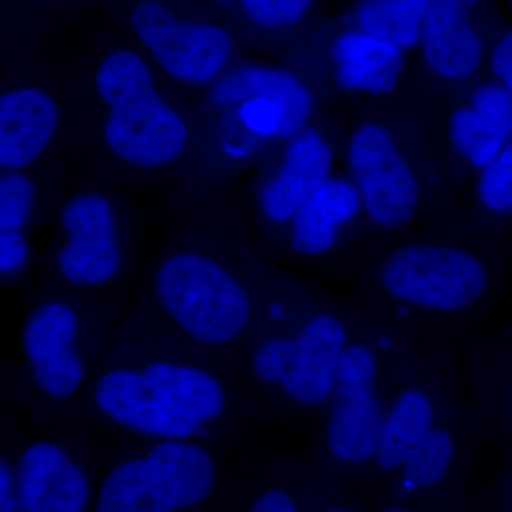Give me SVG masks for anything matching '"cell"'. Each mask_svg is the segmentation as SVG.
<instances>
[{
  "instance_id": "obj_1",
  "label": "cell",
  "mask_w": 512,
  "mask_h": 512,
  "mask_svg": "<svg viewBox=\"0 0 512 512\" xmlns=\"http://www.w3.org/2000/svg\"><path fill=\"white\" fill-rule=\"evenodd\" d=\"M225 365L134 302L94 367L79 420L127 441H184L227 451L269 417Z\"/></svg>"
},
{
  "instance_id": "obj_2",
  "label": "cell",
  "mask_w": 512,
  "mask_h": 512,
  "mask_svg": "<svg viewBox=\"0 0 512 512\" xmlns=\"http://www.w3.org/2000/svg\"><path fill=\"white\" fill-rule=\"evenodd\" d=\"M498 234L470 207L453 204L413 231L362 242L329 261L367 311L461 356L497 291Z\"/></svg>"
},
{
  "instance_id": "obj_3",
  "label": "cell",
  "mask_w": 512,
  "mask_h": 512,
  "mask_svg": "<svg viewBox=\"0 0 512 512\" xmlns=\"http://www.w3.org/2000/svg\"><path fill=\"white\" fill-rule=\"evenodd\" d=\"M262 247L239 222L192 224L156 256L136 303L235 369L281 275Z\"/></svg>"
},
{
  "instance_id": "obj_4",
  "label": "cell",
  "mask_w": 512,
  "mask_h": 512,
  "mask_svg": "<svg viewBox=\"0 0 512 512\" xmlns=\"http://www.w3.org/2000/svg\"><path fill=\"white\" fill-rule=\"evenodd\" d=\"M485 431L458 353L414 339L404 356L363 490L369 501L431 503L463 494Z\"/></svg>"
},
{
  "instance_id": "obj_5",
  "label": "cell",
  "mask_w": 512,
  "mask_h": 512,
  "mask_svg": "<svg viewBox=\"0 0 512 512\" xmlns=\"http://www.w3.org/2000/svg\"><path fill=\"white\" fill-rule=\"evenodd\" d=\"M342 161L365 202L362 242L406 234L454 204L441 97L416 70L396 92L363 101L346 123Z\"/></svg>"
},
{
  "instance_id": "obj_6",
  "label": "cell",
  "mask_w": 512,
  "mask_h": 512,
  "mask_svg": "<svg viewBox=\"0 0 512 512\" xmlns=\"http://www.w3.org/2000/svg\"><path fill=\"white\" fill-rule=\"evenodd\" d=\"M362 306L282 274L237 359L238 376L269 413L318 421Z\"/></svg>"
},
{
  "instance_id": "obj_7",
  "label": "cell",
  "mask_w": 512,
  "mask_h": 512,
  "mask_svg": "<svg viewBox=\"0 0 512 512\" xmlns=\"http://www.w3.org/2000/svg\"><path fill=\"white\" fill-rule=\"evenodd\" d=\"M126 311L120 291L43 285L23 323V362L10 376L33 426L50 430L82 423L84 390Z\"/></svg>"
},
{
  "instance_id": "obj_8",
  "label": "cell",
  "mask_w": 512,
  "mask_h": 512,
  "mask_svg": "<svg viewBox=\"0 0 512 512\" xmlns=\"http://www.w3.org/2000/svg\"><path fill=\"white\" fill-rule=\"evenodd\" d=\"M414 339L362 306L308 456L320 473L346 490H363L369 480L394 384Z\"/></svg>"
},
{
  "instance_id": "obj_9",
  "label": "cell",
  "mask_w": 512,
  "mask_h": 512,
  "mask_svg": "<svg viewBox=\"0 0 512 512\" xmlns=\"http://www.w3.org/2000/svg\"><path fill=\"white\" fill-rule=\"evenodd\" d=\"M92 79L103 110L101 143L114 163L153 173L173 167L188 153L190 120L165 96L146 53L111 47L94 66Z\"/></svg>"
},
{
  "instance_id": "obj_10",
  "label": "cell",
  "mask_w": 512,
  "mask_h": 512,
  "mask_svg": "<svg viewBox=\"0 0 512 512\" xmlns=\"http://www.w3.org/2000/svg\"><path fill=\"white\" fill-rule=\"evenodd\" d=\"M224 451L184 441H128L97 484L92 512H202L225 485Z\"/></svg>"
},
{
  "instance_id": "obj_11",
  "label": "cell",
  "mask_w": 512,
  "mask_h": 512,
  "mask_svg": "<svg viewBox=\"0 0 512 512\" xmlns=\"http://www.w3.org/2000/svg\"><path fill=\"white\" fill-rule=\"evenodd\" d=\"M224 106L225 144L241 163H266L282 144L319 116L322 99L292 66L237 64L215 87Z\"/></svg>"
},
{
  "instance_id": "obj_12",
  "label": "cell",
  "mask_w": 512,
  "mask_h": 512,
  "mask_svg": "<svg viewBox=\"0 0 512 512\" xmlns=\"http://www.w3.org/2000/svg\"><path fill=\"white\" fill-rule=\"evenodd\" d=\"M60 239L45 284L69 291L106 293L127 274L133 229L119 202L100 190L70 195L59 211Z\"/></svg>"
},
{
  "instance_id": "obj_13",
  "label": "cell",
  "mask_w": 512,
  "mask_h": 512,
  "mask_svg": "<svg viewBox=\"0 0 512 512\" xmlns=\"http://www.w3.org/2000/svg\"><path fill=\"white\" fill-rule=\"evenodd\" d=\"M345 126L320 111L265 163L255 192V217L261 244L278 255L286 229L313 194L335 174L342 160Z\"/></svg>"
},
{
  "instance_id": "obj_14",
  "label": "cell",
  "mask_w": 512,
  "mask_h": 512,
  "mask_svg": "<svg viewBox=\"0 0 512 512\" xmlns=\"http://www.w3.org/2000/svg\"><path fill=\"white\" fill-rule=\"evenodd\" d=\"M127 25L141 52L174 82L208 86L237 66V37L228 26L184 15L168 0H133Z\"/></svg>"
},
{
  "instance_id": "obj_15",
  "label": "cell",
  "mask_w": 512,
  "mask_h": 512,
  "mask_svg": "<svg viewBox=\"0 0 512 512\" xmlns=\"http://www.w3.org/2000/svg\"><path fill=\"white\" fill-rule=\"evenodd\" d=\"M84 423L3 447L15 480L19 512H92L97 484Z\"/></svg>"
},
{
  "instance_id": "obj_16",
  "label": "cell",
  "mask_w": 512,
  "mask_h": 512,
  "mask_svg": "<svg viewBox=\"0 0 512 512\" xmlns=\"http://www.w3.org/2000/svg\"><path fill=\"white\" fill-rule=\"evenodd\" d=\"M288 66L312 83L323 103L343 96L362 101L389 96L410 73L406 52L349 22L296 53Z\"/></svg>"
},
{
  "instance_id": "obj_17",
  "label": "cell",
  "mask_w": 512,
  "mask_h": 512,
  "mask_svg": "<svg viewBox=\"0 0 512 512\" xmlns=\"http://www.w3.org/2000/svg\"><path fill=\"white\" fill-rule=\"evenodd\" d=\"M490 0H431L416 72L441 97H453L485 76V62L500 30L488 25Z\"/></svg>"
},
{
  "instance_id": "obj_18",
  "label": "cell",
  "mask_w": 512,
  "mask_h": 512,
  "mask_svg": "<svg viewBox=\"0 0 512 512\" xmlns=\"http://www.w3.org/2000/svg\"><path fill=\"white\" fill-rule=\"evenodd\" d=\"M441 130L458 194L511 140L512 97L483 76L456 96L441 97Z\"/></svg>"
},
{
  "instance_id": "obj_19",
  "label": "cell",
  "mask_w": 512,
  "mask_h": 512,
  "mask_svg": "<svg viewBox=\"0 0 512 512\" xmlns=\"http://www.w3.org/2000/svg\"><path fill=\"white\" fill-rule=\"evenodd\" d=\"M365 202L346 173L333 174L293 217L278 255L332 258L365 237Z\"/></svg>"
},
{
  "instance_id": "obj_20",
  "label": "cell",
  "mask_w": 512,
  "mask_h": 512,
  "mask_svg": "<svg viewBox=\"0 0 512 512\" xmlns=\"http://www.w3.org/2000/svg\"><path fill=\"white\" fill-rule=\"evenodd\" d=\"M63 103L52 90L33 82L16 83L0 96V168L26 171L37 163L59 133Z\"/></svg>"
},
{
  "instance_id": "obj_21",
  "label": "cell",
  "mask_w": 512,
  "mask_h": 512,
  "mask_svg": "<svg viewBox=\"0 0 512 512\" xmlns=\"http://www.w3.org/2000/svg\"><path fill=\"white\" fill-rule=\"evenodd\" d=\"M431 0H357L349 23L399 47L409 55L419 50Z\"/></svg>"
},
{
  "instance_id": "obj_22",
  "label": "cell",
  "mask_w": 512,
  "mask_h": 512,
  "mask_svg": "<svg viewBox=\"0 0 512 512\" xmlns=\"http://www.w3.org/2000/svg\"><path fill=\"white\" fill-rule=\"evenodd\" d=\"M231 512H305L302 461L278 458L242 491Z\"/></svg>"
},
{
  "instance_id": "obj_23",
  "label": "cell",
  "mask_w": 512,
  "mask_h": 512,
  "mask_svg": "<svg viewBox=\"0 0 512 512\" xmlns=\"http://www.w3.org/2000/svg\"><path fill=\"white\" fill-rule=\"evenodd\" d=\"M470 208L494 231L512 224V138L477 175Z\"/></svg>"
},
{
  "instance_id": "obj_24",
  "label": "cell",
  "mask_w": 512,
  "mask_h": 512,
  "mask_svg": "<svg viewBox=\"0 0 512 512\" xmlns=\"http://www.w3.org/2000/svg\"><path fill=\"white\" fill-rule=\"evenodd\" d=\"M315 0H234V12L256 35H295L311 19Z\"/></svg>"
},
{
  "instance_id": "obj_25",
  "label": "cell",
  "mask_w": 512,
  "mask_h": 512,
  "mask_svg": "<svg viewBox=\"0 0 512 512\" xmlns=\"http://www.w3.org/2000/svg\"><path fill=\"white\" fill-rule=\"evenodd\" d=\"M36 217V188L26 171L0 175V234H26Z\"/></svg>"
},
{
  "instance_id": "obj_26",
  "label": "cell",
  "mask_w": 512,
  "mask_h": 512,
  "mask_svg": "<svg viewBox=\"0 0 512 512\" xmlns=\"http://www.w3.org/2000/svg\"><path fill=\"white\" fill-rule=\"evenodd\" d=\"M305 484V512H365L359 501L350 497V491L320 473L306 457L302 461Z\"/></svg>"
},
{
  "instance_id": "obj_27",
  "label": "cell",
  "mask_w": 512,
  "mask_h": 512,
  "mask_svg": "<svg viewBox=\"0 0 512 512\" xmlns=\"http://www.w3.org/2000/svg\"><path fill=\"white\" fill-rule=\"evenodd\" d=\"M485 76L503 86L512 97V28L494 36L485 62Z\"/></svg>"
},
{
  "instance_id": "obj_28",
  "label": "cell",
  "mask_w": 512,
  "mask_h": 512,
  "mask_svg": "<svg viewBox=\"0 0 512 512\" xmlns=\"http://www.w3.org/2000/svg\"><path fill=\"white\" fill-rule=\"evenodd\" d=\"M30 259L29 239L26 234H0V272L3 281H13L25 271Z\"/></svg>"
},
{
  "instance_id": "obj_29",
  "label": "cell",
  "mask_w": 512,
  "mask_h": 512,
  "mask_svg": "<svg viewBox=\"0 0 512 512\" xmlns=\"http://www.w3.org/2000/svg\"><path fill=\"white\" fill-rule=\"evenodd\" d=\"M464 512H477L476 510H474L473 504L470 503V500L467 501L466 511Z\"/></svg>"
},
{
  "instance_id": "obj_30",
  "label": "cell",
  "mask_w": 512,
  "mask_h": 512,
  "mask_svg": "<svg viewBox=\"0 0 512 512\" xmlns=\"http://www.w3.org/2000/svg\"><path fill=\"white\" fill-rule=\"evenodd\" d=\"M52 2L64 3V2H73V0H52Z\"/></svg>"
},
{
  "instance_id": "obj_31",
  "label": "cell",
  "mask_w": 512,
  "mask_h": 512,
  "mask_svg": "<svg viewBox=\"0 0 512 512\" xmlns=\"http://www.w3.org/2000/svg\"><path fill=\"white\" fill-rule=\"evenodd\" d=\"M511 8H512V0H511Z\"/></svg>"
}]
</instances>
